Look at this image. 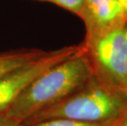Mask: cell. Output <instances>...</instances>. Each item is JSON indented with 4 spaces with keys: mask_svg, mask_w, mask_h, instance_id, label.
I'll return each mask as SVG.
<instances>
[{
    "mask_svg": "<svg viewBox=\"0 0 127 126\" xmlns=\"http://www.w3.org/2000/svg\"><path fill=\"white\" fill-rule=\"evenodd\" d=\"M32 1L50 2L76 15L77 17L79 16L85 2V0H32Z\"/></svg>",
    "mask_w": 127,
    "mask_h": 126,
    "instance_id": "8",
    "label": "cell"
},
{
    "mask_svg": "<svg viewBox=\"0 0 127 126\" xmlns=\"http://www.w3.org/2000/svg\"><path fill=\"white\" fill-rule=\"evenodd\" d=\"M107 126H118V123H117V124H112V125H107Z\"/></svg>",
    "mask_w": 127,
    "mask_h": 126,
    "instance_id": "12",
    "label": "cell"
},
{
    "mask_svg": "<svg viewBox=\"0 0 127 126\" xmlns=\"http://www.w3.org/2000/svg\"><path fill=\"white\" fill-rule=\"evenodd\" d=\"M117 1L120 2L121 5L122 6L124 11H125L126 14L127 16V0H117Z\"/></svg>",
    "mask_w": 127,
    "mask_h": 126,
    "instance_id": "11",
    "label": "cell"
},
{
    "mask_svg": "<svg viewBox=\"0 0 127 126\" xmlns=\"http://www.w3.org/2000/svg\"><path fill=\"white\" fill-rule=\"evenodd\" d=\"M78 17L85 28L84 42L92 41L127 25V16L117 0H85Z\"/></svg>",
    "mask_w": 127,
    "mask_h": 126,
    "instance_id": "5",
    "label": "cell"
},
{
    "mask_svg": "<svg viewBox=\"0 0 127 126\" xmlns=\"http://www.w3.org/2000/svg\"><path fill=\"white\" fill-rule=\"evenodd\" d=\"M93 76L83 49L38 76L4 113L23 124L38 112L76 92Z\"/></svg>",
    "mask_w": 127,
    "mask_h": 126,
    "instance_id": "1",
    "label": "cell"
},
{
    "mask_svg": "<svg viewBox=\"0 0 127 126\" xmlns=\"http://www.w3.org/2000/svg\"><path fill=\"white\" fill-rule=\"evenodd\" d=\"M0 126H24V125L2 112L0 113Z\"/></svg>",
    "mask_w": 127,
    "mask_h": 126,
    "instance_id": "9",
    "label": "cell"
},
{
    "mask_svg": "<svg viewBox=\"0 0 127 126\" xmlns=\"http://www.w3.org/2000/svg\"><path fill=\"white\" fill-rule=\"evenodd\" d=\"M81 44L94 76L127 94V25Z\"/></svg>",
    "mask_w": 127,
    "mask_h": 126,
    "instance_id": "3",
    "label": "cell"
},
{
    "mask_svg": "<svg viewBox=\"0 0 127 126\" xmlns=\"http://www.w3.org/2000/svg\"><path fill=\"white\" fill-rule=\"evenodd\" d=\"M46 52L47 51L38 49H22L0 52V78L42 57Z\"/></svg>",
    "mask_w": 127,
    "mask_h": 126,
    "instance_id": "6",
    "label": "cell"
},
{
    "mask_svg": "<svg viewBox=\"0 0 127 126\" xmlns=\"http://www.w3.org/2000/svg\"><path fill=\"white\" fill-rule=\"evenodd\" d=\"M118 126H127V109L118 122Z\"/></svg>",
    "mask_w": 127,
    "mask_h": 126,
    "instance_id": "10",
    "label": "cell"
},
{
    "mask_svg": "<svg viewBox=\"0 0 127 126\" xmlns=\"http://www.w3.org/2000/svg\"><path fill=\"white\" fill-rule=\"evenodd\" d=\"M127 109V94L93 76L87 84L59 102L42 110L24 125L51 119H68L99 125L117 124Z\"/></svg>",
    "mask_w": 127,
    "mask_h": 126,
    "instance_id": "2",
    "label": "cell"
},
{
    "mask_svg": "<svg viewBox=\"0 0 127 126\" xmlns=\"http://www.w3.org/2000/svg\"><path fill=\"white\" fill-rule=\"evenodd\" d=\"M83 49L82 44L48 51L42 57L0 78V113L4 112L38 76Z\"/></svg>",
    "mask_w": 127,
    "mask_h": 126,
    "instance_id": "4",
    "label": "cell"
},
{
    "mask_svg": "<svg viewBox=\"0 0 127 126\" xmlns=\"http://www.w3.org/2000/svg\"><path fill=\"white\" fill-rule=\"evenodd\" d=\"M109 125H99V124H91V123H85L75 121V120L63 119V118H58V119H51L46 120L43 121L36 122L31 125H26L24 126H107Z\"/></svg>",
    "mask_w": 127,
    "mask_h": 126,
    "instance_id": "7",
    "label": "cell"
}]
</instances>
